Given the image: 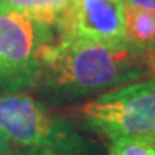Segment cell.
Masks as SVG:
<instances>
[{"mask_svg": "<svg viewBox=\"0 0 155 155\" xmlns=\"http://www.w3.org/2000/svg\"><path fill=\"white\" fill-rule=\"evenodd\" d=\"M148 78L145 52L128 40L56 38L45 46L36 79L53 99L75 101Z\"/></svg>", "mask_w": 155, "mask_h": 155, "instance_id": "obj_1", "label": "cell"}, {"mask_svg": "<svg viewBox=\"0 0 155 155\" xmlns=\"http://www.w3.org/2000/svg\"><path fill=\"white\" fill-rule=\"evenodd\" d=\"M0 129L12 144L56 155H89L91 145L76 129L32 96L0 95Z\"/></svg>", "mask_w": 155, "mask_h": 155, "instance_id": "obj_2", "label": "cell"}, {"mask_svg": "<svg viewBox=\"0 0 155 155\" xmlns=\"http://www.w3.org/2000/svg\"><path fill=\"white\" fill-rule=\"evenodd\" d=\"M79 116L109 141L155 135V81H135L102 92L79 108Z\"/></svg>", "mask_w": 155, "mask_h": 155, "instance_id": "obj_3", "label": "cell"}, {"mask_svg": "<svg viewBox=\"0 0 155 155\" xmlns=\"http://www.w3.org/2000/svg\"><path fill=\"white\" fill-rule=\"evenodd\" d=\"M55 28L10 9L0 12V91L19 92L36 83L46 45Z\"/></svg>", "mask_w": 155, "mask_h": 155, "instance_id": "obj_4", "label": "cell"}, {"mask_svg": "<svg viewBox=\"0 0 155 155\" xmlns=\"http://www.w3.org/2000/svg\"><path fill=\"white\" fill-rule=\"evenodd\" d=\"M124 0H71L55 26L56 38L119 42L125 38Z\"/></svg>", "mask_w": 155, "mask_h": 155, "instance_id": "obj_5", "label": "cell"}, {"mask_svg": "<svg viewBox=\"0 0 155 155\" xmlns=\"http://www.w3.org/2000/svg\"><path fill=\"white\" fill-rule=\"evenodd\" d=\"M127 5V3H125ZM125 38L131 45L147 52L155 45V13L135 6L125 7Z\"/></svg>", "mask_w": 155, "mask_h": 155, "instance_id": "obj_6", "label": "cell"}, {"mask_svg": "<svg viewBox=\"0 0 155 155\" xmlns=\"http://www.w3.org/2000/svg\"><path fill=\"white\" fill-rule=\"evenodd\" d=\"M5 9L16 10L36 22L55 28L71 0H3Z\"/></svg>", "mask_w": 155, "mask_h": 155, "instance_id": "obj_7", "label": "cell"}, {"mask_svg": "<svg viewBox=\"0 0 155 155\" xmlns=\"http://www.w3.org/2000/svg\"><path fill=\"white\" fill-rule=\"evenodd\" d=\"M108 155H155V135L111 139Z\"/></svg>", "mask_w": 155, "mask_h": 155, "instance_id": "obj_8", "label": "cell"}, {"mask_svg": "<svg viewBox=\"0 0 155 155\" xmlns=\"http://www.w3.org/2000/svg\"><path fill=\"white\" fill-rule=\"evenodd\" d=\"M145 65H147L148 79L155 81V45H152L150 49L145 52Z\"/></svg>", "mask_w": 155, "mask_h": 155, "instance_id": "obj_9", "label": "cell"}, {"mask_svg": "<svg viewBox=\"0 0 155 155\" xmlns=\"http://www.w3.org/2000/svg\"><path fill=\"white\" fill-rule=\"evenodd\" d=\"M124 2L129 6H135V7L145 9V10L155 13V0H124Z\"/></svg>", "mask_w": 155, "mask_h": 155, "instance_id": "obj_10", "label": "cell"}, {"mask_svg": "<svg viewBox=\"0 0 155 155\" xmlns=\"http://www.w3.org/2000/svg\"><path fill=\"white\" fill-rule=\"evenodd\" d=\"M12 152V142L0 129V155H9Z\"/></svg>", "mask_w": 155, "mask_h": 155, "instance_id": "obj_11", "label": "cell"}, {"mask_svg": "<svg viewBox=\"0 0 155 155\" xmlns=\"http://www.w3.org/2000/svg\"><path fill=\"white\" fill-rule=\"evenodd\" d=\"M28 155H56V154H52V152H45V151H32V154H28Z\"/></svg>", "mask_w": 155, "mask_h": 155, "instance_id": "obj_12", "label": "cell"}, {"mask_svg": "<svg viewBox=\"0 0 155 155\" xmlns=\"http://www.w3.org/2000/svg\"><path fill=\"white\" fill-rule=\"evenodd\" d=\"M5 10V2L3 0H0V12Z\"/></svg>", "mask_w": 155, "mask_h": 155, "instance_id": "obj_13", "label": "cell"}, {"mask_svg": "<svg viewBox=\"0 0 155 155\" xmlns=\"http://www.w3.org/2000/svg\"><path fill=\"white\" fill-rule=\"evenodd\" d=\"M9 155H12V152H10V154H9Z\"/></svg>", "mask_w": 155, "mask_h": 155, "instance_id": "obj_14", "label": "cell"}]
</instances>
